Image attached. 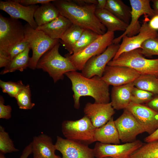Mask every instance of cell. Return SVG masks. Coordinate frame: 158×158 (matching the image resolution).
Returning a JSON list of instances; mask_svg holds the SVG:
<instances>
[{"label":"cell","instance_id":"cell-34","mask_svg":"<svg viewBox=\"0 0 158 158\" xmlns=\"http://www.w3.org/2000/svg\"><path fill=\"white\" fill-rule=\"evenodd\" d=\"M25 86L21 80L14 82L0 80V87L2 92L11 97L15 98Z\"/></svg>","mask_w":158,"mask_h":158},{"label":"cell","instance_id":"cell-43","mask_svg":"<svg viewBox=\"0 0 158 158\" xmlns=\"http://www.w3.org/2000/svg\"><path fill=\"white\" fill-rule=\"evenodd\" d=\"M158 140V128L153 133L149 135L146 137L144 139L145 141L147 142Z\"/></svg>","mask_w":158,"mask_h":158},{"label":"cell","instance_id":"cell-17","mask_svg":"<svg viewBox=\"0 0 158 158\" xmlns=\"http://www.w3.org/2000/svg\"><path fill=\"white\" fill-rule=\"evenodd\" d=\"M62 158H95L93 149L88 145L57 136L55 144Z\"/></svg>","mask_w":158,"mask_h":158},{"label":"cell","instance_id":"cell-13","mask_svg":"<svg viewBox=\"0 0 158 158\" xmlns=\"http://www.w3.org/2000/svg\"><path fill=\"white\" fill-rule=\"evenodd\" d=\"M140 75L128 67L107 65L101 78L109 85L117 86L133 82Z\"/></svg>","mask_w":158,"mask_h":158},{"label":"cell","instance_id":"cell-9","mask_svg":"<svg viewBox=\"0 0 158 158\" xmlns=\"http://www.w3.org/2000/svg\"><path fill=\"white\" fill-rule=\"evenodd\" d=\"M150 0H130L131 6V21L124 33L120 36L114 38L112 44H118L122 37L125 35L131 37L139 32L141 27L138 20L143 15H147L152 18L155 15L154 11L150 4Z\"/></svg>","mask_w":158,"mask_h":158},{"label":"cell","instance_id":"cell-38","mask_svg":"<svg viewBox=\"0 0 158 158\" xmlns=\"http://www.w3.org/2000/svg\"><path fill=\"white\" fill-rule=\"evenodd\" d=\"M53 0H17L21 5L25 6L35 5L37 4H41L45 3L51 2Z\"/></svg>","mask_w":158,"mask_h":158},{"label":"cell","instance_id":"cell-39","mask_svg":"<svg viewBox=\"0 0 158 158\" xmlns=\"http://www.w3.org/2000/svg\"><path fill=\"white\" fill-rule=\"evenodd\" d=\"M145 105L158 113V95H154L152 99Z\"/></svg>","mask_w":158,"mask_h":158},{"label":"cell","instance_id":"cell-18","mask_svg":"<svg viewBox=\"0 0 158 158\" xmlns=\"http://www.w3.org/2000/svg\"><path fill=\"white\" fill-rule=\"evenodd\" d=\"M85 115L88 117L94 126L99 128L106 124L115 113L111 103H87L84 108Z\"/></svg>","mask_w":158,"mask_h":158},{"label":"cell","instance_id":"cell-20","mask_svg":"<svg viewBox=\"0 0 158 158\" xmlns=\"http://www.w3.org/2000/svg\"><path fill=\"white\" fill-rule=\"evenodd\" d=\"M131 83L112 88L111 98L112 106L114 109H125L131 102L132 91L134 87Z\"/></svg>","mask_w":158,"mask_h":158},{"label":"cell","instance_id":"cell-8","mask_svg":"<svg viewBox=\"0 0 158 158\" xmlns=\"http://www.w3.org/2000/svg\"><path fill=\"white\" fill-rule=\"evenodd\" d=\"M114 38V32L107 31L81 51L75 54L68 53L65 56L69 59L77 70L81 71L90 59L101 54L112 44Z\"/></svg>","mask_w":158,"mask_h":158},{"label":"cell","instance_id":"cell-33","mask_svg":"<svg viewBox=\"0 0 158 158\" xmlns=\"http://www.w3.org/2000/svg\"><path fill=\"white\" fill-rule=\"evenodd\" d=\"M0 151L4 154L17 152L19 150L14 146V142L10 138L8 133L5 131L4 128L0 126Z\"/></svg>","mask_w":158,"mask_h":158},{"label":"cell","instance_id":"cell-40","mask_svg":"<svg viewBox=\"0 0 158 158\" xmlns=\"http://www.w3.org/2000/svg\"><path fill=\"white\" fill-rule=\"evenodd\" d=\"M32 152V143L31 142L24 148L20 158H28Z\"/></svg>","mask_w":158,"mask_h":158},{"label":"cell","instance_id":"cell-11","mask_svg":"<svg viewBox=\"0 0 158 158\" xmlns=\"http://www.w3.org/2000/svg\"><path fill=\"white\" fill-rule=\"evenodd\" d=\"M114 122L119 139L123 142L134 141L138 135L145 132L132 114L126 109Z\"/></svg>","mask_w":158,"mask_h":158},{"label":"cell","instance_id":"cell-19","mask_svg":"<svg viewBox=\"0 0 158 158\" xmlns=\"http://www.w3.org/2000/svg\"><path fill=\"white\" fill-rule=\"evenodd\" d=\"M33 158H58L56 155V150L51 138L42 133L33 138L31 142Z\"/></svg>","mask_w":158,"mask_h":158},{"label":"cell","instance_id":"cell-5","mask_svg":"<svg viewBox=\"0 0 158 158\" xmlns=\"http://www.w3.org/2000/svg\"><path fill=\"white\" fill-rule=\"evenodd\" d=\"M24 26V40L28 42L32 52L28 68L35 70L42 56L59 42L60 40L50 38L42 31L33 28L28 23Z\"/></svg>","mask_w":158,"mask_h":158},{"label":"cell","instance_id":"cell-44","mask_svg":"<svg viewBox=\"0 0 158 158\" xmlns=\"http://www.w3.org/2000/svg\"><path fill=\"white\" fill-rule=\"evenodd\" d=\"M97 3L96 5V9L101 10L105 9L107 0H97Z\"/></svg>","mask_w":158,"mask_h":158},{"label":"cell","instance_id":"cell-41","mask_svg":"<svg viewBox=\"0 0 158 158\" xmlns=\"http://www.w3.org/2000/svg\"><path fill=\"white\" fill-rule=\"evenodd\" d=\"M148 24L152 28L157 31L158 30V15L152 17Z\"/></svg>","mask_w":158,"mask_h":158},{"label":"cell","instance_id":"cell-4","mask_svg":"<svg viewBox=\"0 0 158 158\" xmlns=\"http://www.w3.org/2000/svg\"><path fill=\"white\" fill-rule=\"evenodd\" d=\"M107 65L122 66L131 68L140 75H150L158 77V59L144 57L138 48L122 53L116 59H112Z\"/></svg>","mask_w":158,"mask_h":158},{"label":"cell","instance_id":"cell-15","mask_svg":"<svg viewBox=\"0 0 158 158\" xmlns=\"http://www.w3.org/2000/svg\"><path fill=\"white\" fill-rule=\"evenodd\" d=\"M126 109L149 135L158 128V113L147 106L131 102Z\"/></svg>","mask_w":158,"mask_h":158},{"label":"cell","instance_id":"cell-48","mask_svg":"<svg viewBox=\"0 0 158 158\" xmlns=\"http://www.w3.org/2000/svg\"><path fill=\"white\" fill-rule=\"evenodd\" d=\"M58 158H61V157H60L59 156V157Z\"/></svg>","mask_w":158,"mask_h":158},{"label":"cell","instance_id":"cell-47","mask_svg":"<svg viewBox=\"0 0 158 158\" xmlns=\"http://www.w3.org/2000/svg\"><path fill=\"white\" fill-rule=\"evenodd\" d=\"M103 158H112L110 157H104Z\"/></svg>","mask_w":158,"mask_h":158},{"label":"cell","instance_id":"cell-14","mask_svg":"<svg viewBox=\"0 0 158 158\" xmlns=\"http://www.w3.org/2000/svg\"><path fill=\"white\" fill-rule=\"evenodd\" d=\"M154 38H158V32L152 28L148 23L145 21L141 25L137 35L131 37L125 35L122 37V43L112 59H116L123 53L141 48L142 44L145 41Z\"/></svg>","mask_w":158,"mask_h":158},{"label":"cell","instance_id":"cell-6","mask_svg":"<svg viewBox=\"0 0 158 158\" xmlns=\"http://www.w3.org/2000/svg\"><path fill=\"white\" fill-rule=\"evenodd\" d=\"M96 129L85 115L76 121H64L61 124L62 132L66 139L87 145L96 141Z\"/></svg>","mask_w":158,"mask_h":158},{"label":"cell","instance_id":"cell-27","mask_svg":"<svg viewBox=\"0 0 158 158\" xmlns=\"http://www.w3.org/2000/svg\"><path fill=\"white\" fill-rule=\"evenodd\" d=\"M84 30L80 27L72 24L59 40V42L69 54H72L73 48Z\"/></svg>","mask_w":158,"mask_h":158},{"label":"cell","instance_id":"cell-12","mask_svg":"<svg viewBox=\"0 0 158 158\" xmlns=\"http://www.w3.org/2000/svg\"><path fill=\"white\" fill-rule=\"evenodd\" d=\"M119 45V44H112L101 54L90 59L81 70L83 75L88 78L95 76L102 77L106 67L115 56Z\"/></svg>","mask_w":158,"mask_h":158},{"label":"cell","instance_id":"cell-30","mask_svg":"<svg viewBox=\"0 0 158 158\" xmlns=\"http://www.w3.org/2000/svg\"><path fill=\"white\" fill-rule=\"evenodd\" d=\"M29 46L24 39L16 44L6 52L0 55V68L5 67L15 57L24 51Z\"/></svg>","mask_w":158,"mask_h":158},{"label":"cell","instance_id":"cell-1","mask_svg":"<svg viewBox=\"0 0 158 158\" xmlns=\"http://www.w3.org/2000/svg\"><path fill=\"white\" fill-rule=\"evenodd\" d=\"M51 2L60 14L73 24L100 35L107 32L106 28L96 15V5H80L69 0H53Z\"/></svg>","mask_w":158,"mask_h":158},{"label":"cell","instance_id":"cell-32","mask_svg":"<svg viewBox=\"0 0 158 158\" xmlns=\"http://www.w3.org/2000/svg\"><path fill=\"white\" fill-rule=\"evenodd\" d=\"M15 98L20 109H30L35 106V104L31 101V91L28 84L25 85Z\"/></svg>","mask_w":158,"mask_h":158},{"label":"cell","instance_id":"cell-24","mask_svg":"<svg viewBox=\"0 0 158 158\" xmlns=\"http://www.w3.org/2000/svg\"><path fill=\"white\" fill-rule=\"evenodd\" d=\"M51 2L42 4L36 10L34 18L38 26L50 22L61 15Z\"/></svg>","mask_w":158,"mask_h":158},{"label":"cell","instance_id":"cell-29","mask_svg":"<svg viewBox=\"0 0 158 158\" xmlns=\"http://www.w3.org/2000/svg\"><path fill=\"white\" fill-rule=\"evenodd\" d=\"M129 158H158V140L143 143Z\"/></svg>","mask_w":158,"mask_h":158},{"label":"cell","instance_id":"cell-26","mask_svg":"<svg viewBox=\"0 0 158 158\" xmlns=\"http://www.w3.org/2000/svg\"><path fill=\"white\" fill-rule=\"evenodd\" d=\"M30 49V47H29L23 52L15 57L1 71L0 74L4 75L17 70L23 72L28 67L30 59L29 54Z\"/></svg>","mask_w":158,"mask_h":158},{"label":"cell","instance_id":"cell-16","mask_svg":"<svg viewBox=\"0 0 158 158\" xmlns=\"http://www.w3.org/2000/svg\"><path fill=\"white\" fill-rule=\"evenodd\" d=\"M39 7L35 5L25 6L20 4L17 0L0 1V9L9 14L10 17L16 19H21L27 22L31 27L36 29L38 26L34 14Z\"/></svg>","mask_w":158,"mask_h":158},{"label":"cell","instance_id":"cell-10","mask_svg":"<svg viewBox=\"0 0 158 158\" xmlns=\"http://www.w3.org/2000/svg\"><path fill=\"white\" fill-rule=\"evenodd\" d=\"M140 140L123 144H104L98 142L93 149L96 158H129L143 144Z\"/></svg>","mask_w":158,"mask_h":158},{"label":"cell","instance_id":"cell-3","mask_svg":"<svg viewBox=\"0 0 158 158\" xmlns=\"http://www.w3.org/2000/svg\"><path fill=\"white\" fill-rule=\"evenodd\" d=\"M60 44L59 42L45 53L38 61L36 66V68L47 73L54 83L63 80L66 73L77 71L68 57L60 54Z\"/></svg>","mask_w":158,"mask_h":158},{"label":"cell","instance_id":"cell-28","mask_svg":"<svg viewBox=\"0 0 158 158\" xmlns=\"http://www.w3.org/2000/svg\"><path fill=\"white\" fill-rule=\"evenodd\" d=\"M135 87L158 95V77L150 75H140L133 82Z\"/></svg>","mask_w":158,"mask_h":158},{"label":"cell","instance_id":"cell-37","mask_svg":"<svg viewBox=\"0 0 158 158\" xmlns=\"http://www.w3.org/2000/svg\"><path fill=\"white\" fill-rule=\"evenodd\" d=\"M12 108L9 105H4L3 97L0 96V118L8 120L11 117Z\"/></svg>","mask_w":158,"mask_h":158},{"label":"cell","instance_id":"cell-23","mask_svg":"<svg viewBox=\"0 0 158 158\" xmlns=\"http://www.w3.org/2000/svg\"><path fill=\"white\" fill-rule=\"evenodd\" d=\"M95 14L100 22L106 28L107 31H125L128 24L121 20L105 9H96Z\"/></svg>","mask_w":158,"mask_h":158},{"label":"cell","instance_id":"cell-7","mask_svg":"<svg viewBox=\"0 0 158 158\" xmlns=\"http://www.w3.org/2000/svg\"><path fill=\"white\" fill-rule=\"evenodd\" d=\"M24 26L18 19L0 14V55L25 39Z\"/></svg>","mask_w":158,"mask_h":158},{"label":"cell","instance_id":"cell-22","mask_svg":"<svg viewBox=\"0 0 158 158\" xmlns=\"http://www.w3.org/2000/svg\"><path fill=\"white\" fill-rule=\"evenodd\" d=\"M96 141L104 144H119L120 140L113 117L103 126L96 129Z\"/></svg>","mask_w":158,"mask_h":158},{"label":"cell","instance_id":"cell-31","mask_svg":"<svg viewBox=\"0 0 158 158\" xmlns=\"http://www.w3.org/2000/svg\"><path fill=\"white\" fill-rule=\"evenodd\" d=\"M101 35L90 30H84L73 48L72 54L81 51Z\"/></svg>","mask_w":158,"mask_h":158},{"label":"cell","instance_id":"cell-42","mask_svg":"<svg viewBox=\"0 0 158 158\" xmlns=\"http://www.w3.org/2000/svg\"><path fill=\"white\" fill-rule=\"evenodd\" d=\"M73 2L80 5L95 4L97 3V0H73Z\"/></svg>","mask_w":158,"mask_h":158},{"label":"cell","instance_id":"cell-36","mask_svg":"<svg viewBox=\"0 0 158 158\" xmlns=\"http://www.w3.org/2000/svg\"><path fill=\"white\" fill-rule=\"evenodd\" d=\"M154 95L151 92L134 87L132 92L131 102L139 104H146L150 100Z\"/></svg>","mask_w":158,"mask_h":158},{"label":"cell","instance_id":"cell-45","mask_svg":"<svg viewBox=\"0 0 158 158\" xmlns=\"http://www.w3.org/2000/svg\"><path fill=\"white\" fill-rule=\"evenodd\" d=\"M151 1L153 3V9L155 15H158V0H152Z\"/></svg>","mask_w":158,"mask_h":158},{"label":"cell","instance_id":"cell-46","mask_svg":"<svg viewBox=\"0 0 158 158\" xmlns=\"http://www.w3.org/2000/svg\"><path fill=\"white\" fill-rule=\"evenodd\" d=\"M0 158H7L5 157L4 154L1 152L0 153Z\"/></svg>","mask_w":158,"mask_h":158},{"label":"cell","instance_id":"cell-2","mask_svg":"<svg viewBox=\"0 0 158 158\" xmlns=\"http://www.w3.org/2000/svg\"><path fill=\"white\" fill-rule=\"evenodd\" d=\"M65 75L71 83L75 109L80 108V99L82 96L91 97L96 103L110 102L109 85L100 77L95 76L90 78H86L76 71L69 72Z\"/></svg>","mask_w":158,"mask_h":158},{"label":"cell","instance_id":"cell-35","mask_svg":"<svg viewBox=\"0 0 158 158\" xmlns=\"http://www.w3.org/2000/svg\"><path fill=\"white\" fill-rule=\"evenodd\" d=\"M140 52L148 57L158 55V38H150L145 41L141 45Z\"/></svg>","mask_w":158,"mask_h":158},{"label":"cell","instance_id":"cell-25","mask_svg":"<svg viewBox=\"0 0 158 158\" xmlns=\"http://www.w3.org/2000/svg\"><path fill=\"white\" fill-rule=\"evenodd\" d=\"M105 9L125 23L129 24L131 8L121 0H107Z\"/></svg>","mask_w":158,"mask_h":158},{"label":"cell","instance_id":"cell-21","mask_svg":"<svg viewBox=\"0 0 158 158\" xmlns=\"http://www.w3.org/2000/svg\"><path fill=\"white\" fill-rule=\"evenodd\" d=\"M72 24L68 19L60 15L50 22L38 26L36 29L42 31L52 39L60 40Z\"/></svg>","mask_w":158,"mask_h":158}]
</instances>
